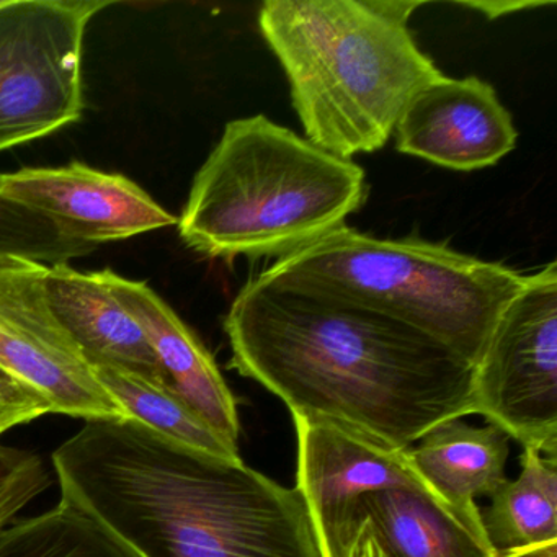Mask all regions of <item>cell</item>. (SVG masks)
Wrapping results in <instances>:
<instances>
[{"label":"cell","instance_id":"6da1fadb","mask_svg":"<svg viewBox=\"0 0 557 557\" xmlns=\"http://www.w3.org/2000/svg\"><path fill=\"white\" fill-rule=\"evenodd\" d=\"M230 367L292 416L329 420L394 449L475 413L474 364L380 312L262 272L224 318Z\"/></svg>","mask_w":557,"mask_h":557},{"label":"cell","instance_id":"7a4b0ae2","mask_svg":"<svg viewBox=\"0 0 557 557\" xmlns=\"http://www.w3.org/2000/svg\"><path fill=\"white\" fill-rule=\"evenodd\" d=\"M53 466L61 500L138 557H321L298 488L138 420H86Z\"/></svg>","mask_w":557,"mask_h":557},{"label":"cell","instance_id":"3957f363","mask_svg":"<svg viewBox=\"0 0 557 557\" xmlns=\"http://www.w3.org/2000/svg\"><path fill=\"white\" fill-rule=\"evenodd\" d=\"M419 2L267 0L259 24L306 139L351 159L386 145L409 100L443 76L407 27Z\"/></svg>","mask_w":557,"mask_h":557},{"label":"cell","instance_id":"277c9868","mask_svg":"<svg viewBox=\"0 0 557 557\" xmlns=\"http://www.w3.org/2000/svg\"><path fill=\"white\" fill-rule=\"evenodd\" d=\"M364 195L357 162L249 116L227 123L195 175L178 233L210 259H282L344 227Z\"/></svg>","mask_w":557,"mask_h":557},{"label":"cell","instance_id":"5b68a950","mask_svg":"<svg viewBox=\"0 0 557 557\" xmlns=\"http://www.w3.org/2000/svg\"><path fill=\"white\" fill-rule=\"evenodd\" d=\"M267 272L409 325L474 367L527 276L443 244L376 239L347 226Z\"/></svg>","mask_w":557,"mask_h":557},{"label":"cell","instance_id":"8992f818","mask_svg":"<svg viewBox=\"0 0 557 557\" xmlns=\"http://www.w3.org/2000/svg\"><path fill=\"white\" fill-rule=\"evenodd\" d=\"M109 0L0 2V151L83 119L84 37Z\"/></svg>","mask_w":557,"mask_h":557},{"label":"cell","instance_id":"52a82bcc","mask_svg":"<svg viewBox=\"0 0 557 557\" xmlns=\"http://www.w3.org/2000/svg\"><path fill=\"white\" fill-rule=\"evenodd\" d=\"M474 407L523 448L557 458V263L524 276L474 367Z\"/></svg>","mask_w":557,"mask_h":557},{"label":"cell","instance_id":"ba28073f","mask_svg":"<svg viewBox=\"0 0 557 557\" xmlns=\"http://www.w3.org/2000/svg\"><path fill=\"white\" fill-rule=\"evenodd\" d=\"M47 272L44 263L0 256V371L41 394L53 413L129 419L51 311Z\"/></svg>","mask_w":557,"mask_h":557},{"label":"cell","instance_id":"9c48e42d","mask_svg":"<svg viewBox=\"0 0 557 557\" xmlns=\"http://www.w3.org/2000/svg\"><path fill=\"white\" fill-rule=\"evenodd\" d=\"M293 420L298 435L296 488L308 507L321 557H345L358 531L355 510L364 495L383 488H426L407 449L389 448L329 420Z\"/></svg>","mask_w":557,"mask_h":557},{"label":"cell","instance_id":"30bf717a","mask_svg":"<svg viewBox=\"0 0 557 557\" xmlns=\"http://www.w3.org/2000/svg\"><path fill=\"white\" fill-rule=\"evenodd\" d=\"M5 200L47 218L64 234L100 247L177 224L135 182L83 162L0 174Z\"/></svg>","mask_w":557,"mask_h":557},{"label":"cell","instance_id":"8fae6325","mask_svg":"<svg viewBox=\"0 0 557 557\" xmlns=\"http://www.w3.org/2000/svg\"><path fill=\"white\" fill-rule=\"evenodd\" d=\"M397 151L453 171L491 168L517 146L510 112L479 77L442 76L420 89L397 120Z\"/></svg>","mask_w":557,"mask_h":557},{"label":"cell","instance_id":"7c38bea8","mask_svg":"<svg viewBox=\"0 0 557 557\" xmlns=\"http://www.w3.org/2000/svg\"><path fill=\"white\" fill-rule=\"evenodd\" d=\"M106 272L113 295L148 337L172 389L211 429L237 445V403L203 342L148 283Z\"/></svg>","mask_w":557,"mask_h":557},{"label":"cell","instance_id":"4fadbf2b","mask_svg":"<svg viewBox=\"0 0 557 557\" xmlns=\"http://www.w3.org/2000/svg\"><path fill=\"white\" fill-rule=\"evenodd\" d=\"M508 440L510 436L492 423L479 429L449 419L426 430L407 448L420 481L488 547L475 497H491L507 481Z\"/></svg>","mask_w":557,"mask_h":557},{"label":"cell","instance_id":"5bb4252c","mask_svg":"<svg viewBox=\"0 0 557 557\" xmlns=\"http://www.w3.org/2000/svg\"><path fill=\"white\" fill-rule=\"evenodd\" d=\"M45 288L51 311L87 363L116 364L172 389L145 332L113 295L106 270L79 272L67 263L48 267Z\"/></svg>","mask_w":557,"mask_h":557},{"label":"cell","instance_id":"9a60e30c","mask_svg":"<svg viewBox=\"0 0 557 557\" xmlns=\"http://www.w3.org/2000/svg\"><path fill=\"white\" fill-rule=\"evenodd\" d=\"M373 523L389 557H492L479 541L426 488H383L364 495L355 510V524Z\"/></svg>","mask_w":557,"mask_h":557},{"label":"cell","instance_id":"2e32d148","mask_svg":"<svg viewBox=\"0 0 557 557\" xmlns=\"http://www.w3.org/2000/svg\"><path fill=\"white\" fill-rule=\"evenodd\" d=\"M520 461L518 479L491 495V507L479 508L494 553L557 541V458L523 448Z\"/></svg>","mask_w":557,"mask_h":557},{"label":"cell","instance_id":"e0dca14e","mask_svg":"<svg viewBox=\"0 0 557 557\" xmlns=\"http://www.w3.org/2000/svg\"><path fill=\"white\" fill-rule=\"evenodd\" d=\"M89 364L100 386L122 406L129 419L190 448L224 458H240L236 443L211 429L171 387L106 361Z\"/></svg>","mask_w":557,"mask_h":557},{"label":"cell","instance_id":"ac0fdd59","mask_svg":"<svg viewBox=\"0 0 557 557\" xmlns=\"http://www.w3.org/2000/svg\"><path fill=\"white\" fill-rule=\"evenodd\" d=\"M0 557H138L70 502L0 530Z\"/></svg>","mask_w":557,"mask_h":557},{"label":"cell","instance_id":"d6986e66","mask_svg":"<svg viewBox=\"0 0 557 557\" xmlns=\"http://www.w3.org/2000/svg\"><path fill=\"white\" fill-rule=\"evenodd\" d=\"M97 249L0 195V256L22 257L53 267L89 256Z\"/></svg>","mask_w":557,"mask_h":557},{"label":"cell","instance_id":"ffe728a7","mask_svg":"<svg viewBox=\"0 0 557 557\" xmlns=\"http://www.w3.org/2000/svg\"><path fill=\"white\" fill-rule=\"evenodd\" d=\"M44 458L28 449L0 445V530L50 487Z\"/></svg>","mask_w":557,"mask_h":557},{"label":"cell","instance_id":"44dd1931","mask_svg":"<svg viewBox=\"0 0 557 557\" xmlns=\"http://www.w3.org/2000/svg\"><path fill=\"white\" fill-rule=\"evenodd\" d=\"M47 413L53 409L41 394L0 371V435Z\"/></svg>","mask_w":557,"mask_h":557},{"label":"cell","instance_id":"7402d4cb","mask_svg":"<svg viewBox=\"0 0 557 557\" xmlns=\"http://www.w3.org/2000/svg\"><path fill=\"white\" fill-rule=\"evenodd\" d=\"M345 557H389L374 531L373 523L364 520L358 528Z\"/></svg>","mask_w":557,"mask_h":557},{"label":"cell","instance_id":"603a6c76","mask_svg":"<svg viewBox=\"0 0 557 557\" xmlns=\"http://www.w3.org/2000/svg\"><path fill=\"white\" fill-rule=\"evenodd\" d=\"M469 8L478 9L487 18H497L510 12L520 11V9L536 8L543 5V2H469Z\"/></svg>","mask_w":557,"mask_h":557},{"label":"cell","instance_id":"cb8c5ba5","mask_svg":"<svg viewBox=\"0 0 557 557\" xmlns=\"http://www.w3.org/2000/svg\"><path fill=\"white\" fill-rule=\"evenodd\" d=\"M492 557H557V541L517 547V549L495 550Z\"/></svg>","mask_w":557,"mask_h":557}]
</instances>
